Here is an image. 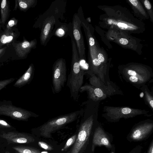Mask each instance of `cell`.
<instances>
[{
	"instance_id": "83f0119b",
	"label": "cell",
	"mask_w": 153,
	"mask_h": 153,
	"mask_svg": "<svg viewBox=\"0 0 153 153\" xmlns=\"http://www.w3.org/2000/svg\"><path fill=\"white\" fill-rule=\"evenodd\" d=\"M148 153H153V142L152 141L150 146Z\"/></svg>"
},
{
	"instance_id": "d4e9b609",
	"label": "cell",
	"mask_w": 153,
	"mask_h": 153,
	"mask_svg": "<svg viewBox=\"0 0 153 153\" xmlns=\"http://www.w3.org/2000/svg\"><path fill=\"white\" fill-rule=\"evenodd\" d=\"M120 42L121 44L123 45H126L128 43V40L124 38H121L120 39Z\"/></svg>"
},
{
	"instance_id": "8992f818",
	"label": "cell",
	"mask_w": 153,
	"mask_h": 153,
	"mask_svg": "<svg viewBox=\"0 0 153 153\" xmlns=\"http://www.w3.org/2000/svg\"><path fill=\"white\" fill-rule=\"evenodd\" d=\"M93 115L81 124L74 144L67 153H82L89 139L93 124Z\"/></svg>"
},
{
	"instance_id": "4dcf8cb0",
	"label": "cell",
	"mask_w": 153,
	"mask_h": 153,
	"mask_svg": "<svg viewBox=\"0 0 153 153\" xmlns=\"http://www.w3.org/2000/svg\"><path fill=\"white\" fill-rule=\"evenodd\" d=\"M6 4V0H3L1 4V7L4 8L5 7Z\"/></svg>"
},
{
	"instance_id": "603a6c76",
	"label": "cell",
	"mask_w": 153,
	"mask_h": 153,
	"mask_svg": "<svg viewBox=\"0 0 153 153\" xmlns=\"http://www.w3.org/2000/svg\"><path fill=\"white\" fill-rule=\"evenodd\" d=\"M144 4L146 7L147 9L149 10L151 8V6L149 1L147 0L145 1Z\"/></svg>"
},
{
	"instance_id": "277c9868",
	"label": "cell",
	"mask_w": 153,
	"mask_h": 153,
	"mask_svg": "<svg viewBox=\"0 0 153 153\" xmlns=\"http://www.w3.org/2000/svg\"><path fill=\"white\" fill-rule=\"evenodd\" d=\"M66 60L61 58L57 59L52 69L51 88L53 94L59 93L67 81Z\"/></svg>"
},
{
	"instance_id": "5bb4252c",
	"label": "cell",
	"mask_w": 153,
	"mask_h": 153,
	"mask_svg": "<svg viewBox=\"0 0 153 153\" xmlns=\"http://www.w3.org/2000/svg\"><path fill=\"white\" fill-rule=\"evenodd\" d=\"M34 70L33 65H30L25 73L16 82L14 86H22L29 83L33 78Z\"/></svg>"
},
{
	"instance_id": "8fae6325",
	"label": "cell",
	"mask_w": 153,
	"mask_h": 153,
	"mask_svg": "<svg viewBox=\"0 0 153 153\" xmlns=\"http://www.w3.org/2000/svg\"><path fill=\"white\" fill-rule=\"evenodd\" d=\"M104 145L110 149L111 146L106 134L100 127H98L94 132L93 140L92 150L96 146Z\"/></svg>"
},
{
	"instance_id": "f1b7e54d",
	"label": "cell",
	"mask_w": 153,
	"mask_h": 153,
	"mask_svg": "<svg viewBox=\"0 0 153 153\" xmlns=\"http://www.w3.org/2000/svg\"><path fill=\"white\" fill-rule=\"evenodd\" d=\"M129 1L134 6H136L138 4V1L137 0H129Z\"/></svg>"
},
{
	"instance_id": "cb8c5ba5",
	"label": "cell",
	"mask_w": 153,
	"mask_h": 153,
	"mask_svg": "<svg viewBox=\"0 0 153 153\" xmlns=\"http://www.w3.org/2000/svg\"><path fill=\"white\" fill-rule=\"evenodd\" d=\"M88 43L89 45L91 46H93L95 44V40L92 37H90L88 39Z\"/></svg>"
},
{
	"instance_id": "4316f807",
	"label": "cell",
	"mask_w": 153,
	"mask_h": 153,
	"mask_svg": "<svg viewBox=\"0 0 153 153\" xmlns=\"http://www.w3.org/2000/svg\"><path fill=\"white\" fill-rule=\"evenodd\" d=\"M98 60L101 62H104L105 59L103 55L99 53L98 55Z\"/></svg>"
},
{
	"instance_id": "e0dca14e",
	"label": "cell",
	"mask_w": 153,
	"mask_h": 153,
	"mask_svg": "<svg viewBox=\"0 0 153 153\" xmlns=\"http://www.w3.org/2000/svg\"><path fill=\"white\" fill-rule=\"evenodd\" d=\"M77 137L76 134L70 138L67 141L64 147L62 149V151H64L67 149L69 147L74 143Z\"/></svg>"
},
{
	"instance_id": "2e32d148",
	"label": "cell",
	"mask_w": 153,
	"mask_h": 153,
	"mask_svg": "<svg viewBox=\"0 0 153 153\" xmlns=\"http://www.w3.org/2000/svg\"><path fill=\"white\" fill-rule=\"evenodd\" d=\"M144 92L146 102H147L151 109L152 110L153 108V96L146 89L145 90Z\"/></svg>"
},
{
	"instance_id": "4fadbf2b",
	"label": "cell",
	"mask_w": 153,
	"mask_h": 153,
	"mask_svg": "<svg viewBox=\"0 0 153 153\" xmlns=\"http://www.w3.org/2000/svg\"><path fill=\"white\" fill-rule=\"evenodd\" d=\"M72 31L71 22L68 24L60 22L55 27L53 31V36L59 37H70Z\"/></svg>"
},
{
	"instance_id": "f546056e",
	"label": "cell",
	"mask_w": 153,
	"mask_h": 153,
	"mask_svg": "<svg viewBox=\"0 0 153 153\" xmlns=\"http://www.w3.org/2000/svg\"><path fill=\"white\" fill-rule=\"evenodd\" d=\"M117 25L119 27H120L125 28H126L127 27V25L126 24L123 23L119 22L118 23Z\"/></svg>"
},
{
	"instance_id": "d6a6232c",
	"label": "cell",
	"mask_w": 153,
	"mask_h": 153,
	"mask_svg": "<svg viewBox=\"0 0 153 153\" xmlns=\"http://www.w3.org/2000/svg\"><path fill=\"white\" fill-rule=\"evenodd\" d=\"M5 153H11L8 151H6Z\"/></svg>"
},
{
	"instance_id": "484cf974",
	"label": "cell",
	"mask_w": 153,
	"mask_h": 153,
	"mask_svg": "<svg viewBox=\"0 0 153 153\" xmlns=\"http://www.w3.org/2000/svg\"><path fill=\"white\" fill-rule=\"evenodd\" d=\"M19 5L21 7L24 9L28 7L27 4L26 3L23 1L20 2L19 3Z\"/></svg>"
},
{
	"instance_id": "52a82bcc",
	"label": "cell",
	"mask_w": 153,
	"mask_h": 153,
	"mask_svg": "<svg viewBox=\"0 0 153 153\" xmlns=\"http://www.w3.org/2000/svg\"><path fill=\"white\" fill-rule=\"evenodd\" d=\"M10 101L0 103V115L10 117L13 119L26 121L31 117H37L39 115L31 111L13 105Z\"/></svg>"
},
{
	"instance_id": "7402d4cb",
	"label": "cell",
	"mask_w": 153,
	"mask_h": 153,
	"mask_svg": "<svg viewBox=\"0 0 153 153\" xmlns=\"http://www.w3.org/2000/svg\"><path fill=\"white\" fill-rule=\"evenodd\" d=\"M92 62L93 65L95 66L99 65L101 63V62L97 58L93 59Z\"/></svg>"
},
{
	"instance_id": "7c38bea8",
	"label": "cell",
	"mask_w": 153,
	"mask_h": 153,
	"mask_svg": "<svg viewBox=\"0 0 153 153\" xmlns=\"http://www.w3.org/2000/svg\"><path fill=\"white\" fill-rule=\"evenodd\" d=\"M153 124L145 123L136 127L133 131L131 137L134 140H138L144 138L152 131Z\"/></svg>"
},
{
	"instance_id": "44dd1931",
	"label": "cell",
	"mask_w": 153,
	"mask_h": 153,
	"mask_svg": "<svg viewBox=\"0 0 153 153\" xmlns=\"http://www.w3.org/2000/svg\"><path fill=\"white\" fill-rule=\"evenodd\" d=\"M12 36H9L7 37L5 35H3L1 36V41L2 43H5L8 42H9L13 39Z\"/></svg>"
},
{
	"instance_id": "d6986e66",
	"label": "cell",
	"mask_w": 153,
	"mask_h": 153,
	"mask_svg": "<svg viewBox=\"0 0 153 153\" xmlns=\"http://www.w3.org/2000/svg\"><path fill=\"white\" fill-rule=\"evenodd\" d=\"M38 144L40 147L46 150L51 151L53 149V148L51 146L43 141H39Z\"/></svg>"
},
{
	"instance_id": "ffe728a7",
	"label": "cell",
	"mask_w": 153,
	"mask_h": 153,
	"mask_svg": "<svg viewBox=\"0 0 153 153\" xmlns=\"http://www.w3.org/2000/svg\"><path fill=\"white\" fill-rule=\"evenodd\" d=\"M11 127V126L6 121L0 119V128H9Z\"/></svg>"
},
{
	"instance_id": "5b68a950",
	"label": "cell",
	"mask_w": 153,
	"mask_h": 153,
	"mask_svg": "<svg viewBox=\"0 0 153 153\" xmlns=\"http://www.w3.org/2000/svg\"><path fill=\"white\" fill-rule=\"evenodd\" d=\"M103 116L110 120L117 121L122 118H128L140 115H146L148 113L144 110L128 107L105 106L103 108Z\"/></svg>"
},
{
	"instance_id": "3957f363",
	"label": "cell",
	"mask_w": 153,
	"mask_h": 153,
	"mask_svg": "<svg viewBox=\"0 0 153 153\" xmlns=\"http://www.w3.org/2000/svg\"><path fill=\"white\" fill-rule=\"evenodd\" d=\"M83 112V110L81 109L49 120L39 127L40 135L45 138H51L52 133L76 120L82 114Z\"/></svg>"
},
{
	"instance_id": "1f68e13d",
	"label": "cell",
	"mask_w": 153,
	"mask_h": 153,
	"mask_svg": "<svg viewBox=\"0 0 153 153\" xmlns=\"http://www.w3.org/2000/svg\"><path fill=\"white\" fill-rule=\"evenodd\" d=\"M8 24L10 27L13 26L14 25V21L11 20L9 22Z\"/></svg>"
},
{
	"instance_id": "ac0fdd59",
	"label": "cell",
	"mask_w": 153,
	"mask_h": 153,
	"mask_svg": "<svg viewBox=\"0 0 153 153\" xmlns=\"http://www.w3.org/2000/svg\"><path fill=\"white\" fill-rule=\"evenodd\" d=\"M14 80V78H11L0 81V90L12 82Z\"/></svg>"
},
{
	"instance_id": "9a60e30c",
	"label": "cell",
	"mask_w": 153,
	"mask_h": 153,
	"mask_svg": "<svg viewBox=\"0 0 153 153\" xmlns=\"http://www.w3.org/2000/svg\"><path fill=\"white\" fill-rule=\"evenodd\" d=\"M12 148L16 153H41L38 149L29 146H19Z\"/></svg>"
},
{
	"instance_id": "7a4b0ae2",
	"label": "cell",
	"mask_w": 153,
	"mask_h": 153,
	"mask_svg": "<svg viewBox=\"0 0 153 153\" xmlns=\"http://www.w3.org/2000/svg\"><path fill=\"white\" fill-rule=\"evenodd\" d=\"M72 55L71 71L68 75L67 86L69 88L71 97L75 101L79 98V92L83 83L85 72L81 68L80 59L76 44L73 37L72 33L71 34Z\"/></svg>"
},
{
	"instance_id": "6da1fadb",
	"label": "cell",
	"mask_w": 153,
	"mask_h": 153,
	"mask_svg": "<svg viewBox=\"0 0 153 153\" xmlns=\"http://www.w3.org/2000/svg\"><path fill=\"white\" fill-rule=\"evenodd\" d=\"M66 4L65 0H56L38 17L35 26L40 30L39 38L41 45H47L53 36L55 27L61 22L59 19H64Z\"/></svg>"
},
{
	"instance_id": "9c48e42d",
	"label": "cell",
	"mask_w": 153,
	"mask_h": 153,
	"mask_svg": "<svg viewBox=\"0 0 153 153\" xmlns=\"http://www.w3.org/2000/svg\"><path fill=\"white\" fill-rule=\"evenodd\" d=\"M0 137L5 139L9 144H28L35 141L33 137L22 133L9 132L0 134Z\"/></svg>"
},
{
	"instance_id": "30bf717a",
	"label": "cell",
	"mask_w": 153,
	"mask_h": 153,
	"mask_svg": "<svg viewBox=\"0 0 153 153\" xmlns=\"http://www.w3.org/2000/svg\"><path fill=\"white\" fill-rule=\"evenodd\" d=\"M84 91L87 92L90 99L94 101L103 99L106 97L102 90L87 84L82 85L80 88L79 92L82 93Z\"/></svg>"
},
{
	"instance_id": "ba28073f",
	"label": "cell",
	"mask_w": 153,
	"mask_h": 153,
	"mask_svg": "<svg viewBox=\"0 0 153 153\" xmlns=\"http://www.w3.org/2000/svg\"><path fill=\"white\" fill-rule=\"evenodd\" d=\"M73 38L75 41L80 60L82 59L85 55V46L83 36L81 30V21L77 13L73 16L71 22Z\"/></svg>"
}]
</instances>
